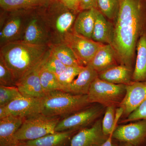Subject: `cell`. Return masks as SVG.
<instances>
[{"label": "cell", "instance_id": "7402d4cb", "mask_svg": "<svg viewBox=\"0 0 146 146\" xmlns=\"http://www.w3.org/2000/svg\"><path fill=\"white\" fill-rule=\"evenodd\" d=\"M96 9L82 11L76 18L73 31L82 36L91 39L96 22Z\"/></svg>", "mask_w": 146, "mask_h": 146}, {"label": "cell", "instance_id": "9c48e42d", "mask_svg": "<svg viewBox=\"0 0 146 146\" xmlns=\"http://www.w3.org/2000/svg\"><path fill=\"white\" fill-rule=\"evenodd\" d=\"M64 43L70 48L83 66L90 64L98 51L104 44L77 34L74 31L66 35Z\"/></svg>", "mask_w": 146, "mask_h": 146}, {"label": "cell", "instance_id": "603a6c76", "mask_svg": "<svg viewBox=\"0 0 146 146\" xmlns=\"http://www.w3.org/2000/svg\"><path fill=\"white\" fill-rule=\"evenodd\" d=\"M132 81H146V33L140 37L137 44Z\"/></svg>", "mask_w": 146, "mask_h": 146}, {"label": "cell", "instance_id": "30bf717a", "mask_svg": "<svg viewBox=\"0 0 146 146\" xmlns=\"http://www.w3.org/2000/svg\"><path fill=\"white\" fill-rule=\"evenodd\" d=\"M112 138L118 142L128 143L134 146H146V120L117 126Z\"/></svg>", "mask_w": 146, "mask_h": 146}, {"label": "cell", "instance_id": "4dcf8cb0", "mask_svg": "<svg viewBox=\"0 0 146 146\" xmlns=\"http://www.w3.org/2000/svg\"><path fill=\"white\" fill-rule=\"evenodd\" d=\"M0 85L6 86H16L15 79L10 70L3 60L0 58Z\"/></svg>", "mask_w": 146, "mask_h": 146}, {"label": "cell", "instance_id": "4316f807", "mask_svg": "<svg viewBox=\"0 0 146 146\" xmlns=\"http://www.w3.org/2000/svg\"><path fill=\"white\" fill-rule=\"evenodd\" d=\"M120 0H98V9L108 19L115 22L117 16Z\"/></svg>", "mask_w": 146, "mask_h": 146}, {"label": "cell", "instance_id": "5bb4252c", "mask_svg": "<svg viewBox=\"0 0 146 146\" xmlns=\"http://www.w3.org/2000/svg\"><path fill=\"white\" fill-rule=\"evenodd\" d=\"M42 99L21 96L5 106L7 116L13 115L25 118L41 113Z\"/></svg>", "mask_w": 146, "mask_h": 146}, {"label": "cell", "instance_id": "ac0fdd59", "mask_svg": "<svg viewBox=\"0 0 146 146\" xmlns=\"http://www.w3.org/2000/svg\"><path fill=\"white\" fill-rule=\"evenodd\" d=\"M114 36V25L97 9L96 22L91 39L104 44L112 45Z\"/></svg>", "mask_w": 146, "mask_h": 146}, {"label": "cell", "instance_id": "8d00e7d4", "mask_svg": "<svg viewBox=\"0 0 146 146\" xmlns=\"http://www.w3.org/2000/svg\"><path fill=\"white\" fill-rule=\"evenodd\" d=\"M119 146H134L128 143H124V142H119Z\"/></svg>", "mask_w": 146, "mask_h": 146}, {"label": "cell", "instance_id": "7a4b0ae2", "mask_svg": "<svg viewBox=\"0 0 146 146\" xmlns=\"http://www.w3.org/2000/svg\"><path fill=\"white\" fill-rule=\"evenodd\" d=\"M50 52L47 45L14 41L1 46L0 58L12 73L17 84L41 64Z\"/></svg>", "mask_w": 146, "mask_h": 146}, {"label": "cell", "instance_id": "e575fe53", "mask_svg": "<svg viewBox=\"0 0 146 146\" xmlns=\"http://www.w3.org/2000/svg\"><path fill=\"white\" fill-rule=\"evenodd\" d=\"M112 134H110L107 138V140L103 144L102 146H119V142L113 139Z\"/></svg>", "mask_w": 146, "mask_h": 146}, {"label": "cell", "instance_id": "ab89813d", "mask_svg": "<svg viewBox=\"0 0 146 146\" xmlns=\"http://www.w3.org/2000/svg\"><path fill=\"white\" fill-rule=\"evenodd\" d=\"M146 2V0H145Z\"/></svg>", "mask_w": 146, "mask_h": 146}, {"label": "cell", "instance_id": "cb8c5ba5", "mask_svg": "<svg viewBox=\"0 0 146 146\" xmlns=\"http://www.w3.org/2000/svg\"><path fill=\"white\" fill-rule=\"evenodd\" d=\"M49 46L52 53L65 66H82L70 48L65 43Z\"/></svg>", "mask_w": 146, "mask_h": 146}, {"label": "cell", "instance_id": "d590c367", "mask_svg": "<svg viewBox=\"0 0 146 146\" xmlns=\"http://www.w3.org/2000/svg\"><path fill=\"white\" fill-rule=\"evenodd\" d=\"M7 116L5 106H0V119Z\"/></svg>", "mask_w": 146, "mask_h": 146}, {"label": "cell", "instance_id": "f546056e", "mask_svg": "<svg viewBox=\"0 0 146 146\" xmlns=\"http://www.w3.org/2000/svg\"><path fill=\"white\" fill-rule=\"evenodd\" d=\"M43 67L49 72L54 74L58 77L63 72L67 66L54 56L50 50L49 54L45 60Z\"/></svg>", "mask_w": 146, "mask_h": 146}, {"label": "cell", "instance_id": "e0dca14e", "mask_svg": "<svg viewBox=\"0 0 146 146\" xmlns=\"http://www.w3.org/2000/svg\"><path fill=\"white\" fill-rule=\"evenodd\" d=\"M98 77V73L90 64L84 66L72 82L68 86L66 92L75 95H87L91 84Z\"/></svg>", "mask_w": 146, "mask_h": 146}, {"label": "cell", "instance_id": "8fae6325", "mask_svg": "<svg viewBox=\"0 0 146 146\" xmlns=\"http://www.w3.org/2000/svg\"><path fill=\"white\" fill-rule=\"evenodd\" d=\"M21 41L29 44L49 46L48 31L38 11L33 13Z\"/></svg>", "mask_w": 146, "mask_h": 146}, {"label": "cell", "instance_id": "6da1fadb", "mask_svg": "<svg viewBox=\"0 0 146 146\" xmlns=\"http://www.w3.org/2000/svg\"><path fill=\"white\" fill-rule=\"evenodd\" d=\"M112 46L119 64L132 69L140 37L146 33L145 0H120Z\"/></svg>", "mask_w": 146, "mask_h": 146}, {"label": "cell", "instance_id": "5b68a950", "mask_svg": "<svg viewBox=\"0 0 146 146\" xmlns=\"http://www.w3.org/2000/svg\"><path fill=\"white\" fill-rule=\"evenodd\" d=\"M60 120L59 117L46 116L41 113L26 118L15 133V138L22 143L54 133L56 127Z\"/></svg>", "mask_w": 146, "mask_h": 146}, {"label": "cell", "instance_id": "9a60e30c", "mask_svg": "<svg viewBox=\"0 0 146 146\" xmlns=\"http://www.w3.org/2000/svg\"><path fill=\"white\" fill-rule=\"evenodd\" d=\"M48 55L41 64L16 84L22 96L37 99H42L46 96L41 85L40 73Z\"/></svg>", "mask_w": 146, "mask_h": 146}, {"label": "cell", "instance_id": "4fadbf2b", "mask_svg": "<svg viewBox=\"0 0 146 146\" xmlns=\"http://www.w3.org/2000/svg\"><path fill=\"white\" fill-rule=\"evenodd\" d=\"M102 121L98 119L90 127L78 131L71 139L69 146H102L108 136L102 130Z\"/></svg>", "mask_w": 146, "mask_h": 146}, {"label": "cell", "instance_id": "74e56055", "mask_svg": "<svg viewBox=\"0 0 146 146\" xmlns=\"http://www.w3.org/2000/svg\"><path fill=\"white\" fill-rule=\"evenodd\" d=\"M44 1L46 2V1H52V0H44Z\"/></svg>", "mask_w": 146, "mask_h": 146}, {"label": "cell", "instance_id": "7c38bea8", "mask_svg": "<svg viewBox=\"0 0 146 146\" xmlns=\"http://www.w3.org/2000/svg\"><path fill=\"white\" fill-rule=\"evenodd\" d=\"M146 100V81H131L126 85V94L119 107L123 110L121 118L127 117Z\"/></svg>", "mask_w": 146, "mask_h": 146}, {"label": "cell", "instance_id": "3957f363", "mask_svg": "<svg viewBox=\"0 0 146 146\" xmlns=\"http://www.w3.org/2000/svg\"><path fill=\"white\" fill-rule=\"evenodd\" d=\"M45 3L44 9L39 10L38 12L48 31L50 45L64 43L65 36L73 31L76 13L65 7L59 0Z\"/></svg>", "mask_w": 146, "mask_h": 146}, {"label": "cell", "instance_id": "f1b7e54d", "mask_svg": "<svg viewBox=\"0 0 146 146\" xmlns=\"http://www.w3.org/2000/svg\"><path fill=\"white\" fill-rule=\"evenodd\" d=\"M21 96L22 95L17 86L0 85V106H6Z\"/></svg>", "mask_w": 146, "mask_h": 146}, {"label": "cell", "instance_id": "d6a6232c", "mask_svg": "<svg viewBox=\"0 0 146 146\" xmlns=\"http://www.w3.org/2000/svg\"><path fill=\"white\" fill-rule=\"evenodd\" d=\"M65 7L76 13L80 12V0H59Z\"/></svg>", "mask_w": 146, "mask_h": 146}, {"label": "cell", "instance_id": "2e32d148", "mask_svg": "<svg viewBox=\"0 0 146 146\" xmlns=\"http://www.w3.org/2000/svg\"><path fill=\"white\" fill-rule=\"evenodd\" d=\"M25 118L9 115L0 119V146H19L21 142L16 139L15 134Z\"/></svg>", "mask_w": 146, "mask_h": 146}, {"label": "cell", "instance_id": "1f68e13d", "mask_svg": "<svg viewBox=\"0 0 146 146\" xmlns=\"http://www.w3.org/2000/svg\"><path fill=\"white\" fill-rule=\"evenodd\" d=\"M146 120V100L134 111L125 118L120 120V123H125L131 121Z\"/></svg>", "mask_w": 146, "mask_h": 146}, {"label": "cell", "instance_id": "f35d334b", "mask_svg": "<svg viewBox=\"0 0 146 146\" xmlns=\"http://www.w3.org/2000/svg\"></svg>", "mask_w": 146, "mask_h": 146}, {"label": "cell", "instance_id": "52a82bcc", "mask_svg": "<svg viewBox=\"0 0 146 146\" xmlns=\"http://www.w3.org/2000/svg\"><path fill=\"white\" fill-rule=\"evenodd\" d=\"M30 9L9 11L8 16L1 18V46L7 43L21 41L32 15Z\"/></svg>", "mask_w": 146, "mask_h": 146}, {"label": "cell", "instance_id": "ffe728a7", "mask_svg": "<svg viewBox=\"0 0 146 146\" xmlns=\"http://www.w3.org/2000/svg\"><path fill=\"white\" fill-rule=\"evenodd\" d=\"M78 131H65L55 132L32 141L23 142L20 146H67L71 139Z\"/></svg>", "mask_w": 146, "mask_h": 146}, {"label": "cell", "instance_id": "277c9868", "mask_svg": "<svg viewBox=\"0 0 146 146\" xmlns=\"http://www.w3.org/2000/svg\"><path fill=\"white\" fill-rule=\"evenodd\" d=\"M87 95H75L62 91H52L42 99L41 113L64 118L91 105Z\"/></svg>", "mask_w": 146, "mask_h": 146}, {"label": "cell", "instance_id": "836d02e7", "mask_svg": "<svg viewBox=\"0 0 146 146\" xmlns=\"http://www.w3.org/2000/svg\"><path fill=\"white\" fill-rule=\"evenodd\" d=\"M91 9H98V0H80V11Z\"/></svg>", "mask_w": 146, "mask_h": 146}, {"label": "cell", "instance_id": "d4e9b609", "mask_svg": "<svg viewBox=\"0 0 146 146\" xmlns=\"http://www.w3.org/2000/svg\"><path fill=\"white\" fill-rule=\"evenodd\" d=\"M43 65L40 72V79L42 89L45 94L55 91L65 92V89L60 84L57 76L44 69Z\"/></svg>", "mask_w": 146, "mask_h": 146}, {"label": "cell", "instance_id": "83f0119b", "mask_svg": "<svg viewBox=\"0 0 146 146\" xmlns=\"http://www.w3.org/2000/svg\"><path fill=\"white\" fill-rule=\"evenodd\" d=\"M84 66H67L63 72L58 76L60 84L65 89V92L68 86L77 77Z\"/></svg>", "mask_w": 146, "mask_h": 146}, {"label": "cell", "instance_id": "44dd1931", "mask_svg": "<svg viewBox=\"0 0 146 146\" xmlns=\"http://www.w3.org/2000/svg\"><path fill=\"white\" fill-rule=\"evenodd\" d=\"M132 69L119 64L98 73V78L115 84H129L132 81Z\"/></svg>", "mask_w": 146, "mask_h": 146}, {"label": "cell", "instance_id": "484cf974", "mask_svg": "<svg viewBox=\"0 0 146 146\" xmlns=\"http://www.w3.org/2000/svg\"><path fill=\"white\" fill-rule=\"evenodd\" d=\"M44 2V0H0V6L6 11H13L35 8Z\"/></svg>", "mask_w": 146, "mask_h": 146}, {"label": "cell", "instance_id": "ba28073f", "mask_svg": "<svg viewBox=\"0 0 146 146\" xmlns=\"http://www.w3.org/2000/svg\"><path fill=\"white\" fill-rule=\"evenodd\" d=\"M105 107L96 104L60 120L56 127L55 132L78 131L94 123L104 112Z\"/></svg>", "mask_w": 146, "mask_h": 146}, {"label": "cell", "instance_id": "d6986e66", "mask_svg": "<svg viewBox=\"0 0 146 146\" xmlns=\"http://www.w3.org/2000/svg\"><path fill=\"white\" fill-rule=\"evenodd\" d=\"M90 65L98 73L119 65L117 56L113 46L104 44L94 56Z\"/></svg>", "mask_w": 146, "mask_h": 146}, {"label": "cell", "instance_id": "8992f818", "mask_svg": "<svg viewBox=\"0 0 146 146\" xmlns=\"http://www.w3.org/2000/svg\"><path fill=\"white\" fill-rule=\"evenodd\" d=\"M126 94V85L115 84L98 77L91 84L88 94L90 103L98 104L105 108L114 106L119 107Z\"/></svg>", "mask_w": 146, "mask_h": 146}]
</instances>
